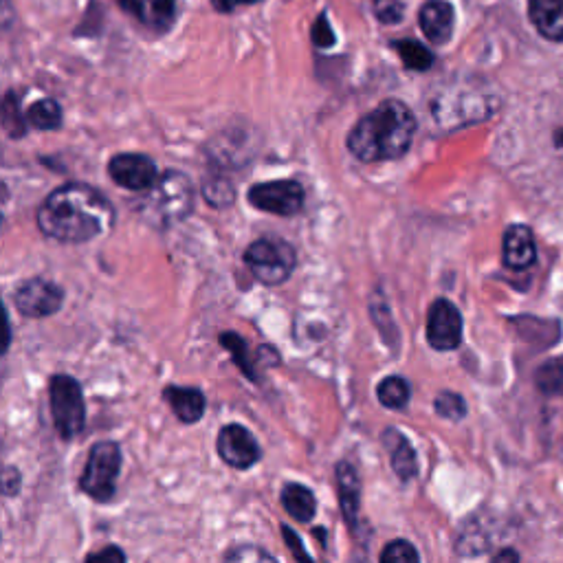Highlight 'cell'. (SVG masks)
<instances>
[{
    "label": "cell",
    "instance_id": "cell-1",
    "mask_svg": "<svg viewBox=\"0 0 563 563\" xmlns=\"http://www.w3.org/2000/svg\"><path fill=\"white\" fill-rule=\"evenodd\" d=\"M115 212L108 198L82 183L62 185L38 209L44 236L60 242H88L113 227Z\"/></svg>",
    "mask_w": 563,
    "mask_h": 563
},
{
    "label": "cell",
    "instance_id": "cell-2",
    "mask_svg": "<svg viewBox=\"0 0 563 563\" xmlns=\"http://www.w3.org/2000/svg\"><path fill=\"white\" fill-rule=\"evenodd\" d=\"M416 117L399 99H388L359 119L348 137V148L359 161L379 163L399 159L410 150Z\"/></svg>",
    "mask_w": 563,
    "mask_h": 563
},
{
    "label": "cell",
    "instance_id": "cell-3",
    "mask_svg": "<svg viewBox=\"0 0 563 563\" xmlns=\"http://www.w3.org/2000/svg\"><path fill=\"white\" fill-rule=\"evenodd\" d=\"M194 207V190L187 176L165 172L141 201V214L157 227L181 223Z\"/></svg>",
    "mask_w": 563,
    "mask_h": 563
},
{
    "label": "cell",
    "instance_id": "cell-4",
    "mask_svg": "<svg viewBox=\"0 0 563 563\" xmlns=\"http://www.w3.org/2000/svg\"><path fill=\"white\" fill-rule=\"evenodd\" d=\"M121 469V449L117 443L102 440L88 451V460L80 478V489L95 502H108L115 495Z\"/></svg>",
    "mask_w": 563,
    "mask_h": 563
},
{
    "label": "cell",
    "instance_id": "cell-5",
    "mask_svg": "<svg viewBox=\"0 0 563 563\" xmlns=\"http://www.w3.org/2000/svg\"><path fill=\"white\" fill-rule=\"evenodd\" d=\"M245 262L262 284H282L295 269V249L284 240L260 238L245 251Z\"/></svg>",
    "mask_w": 563,
    "mask_h": 563
},
{
    "label": "cell",
    "instance_id": "cell-6",
    "mask_svg": "<svg viewBox=\"0 0 563 563\" xmlns=\"http://www.w3.org/2000/svg\"><path fill=\"white\" fill-rule=\"evenodd\" d=\"M49 401L51 414L58 434L64 440H71L84 429L86 407L80 383L66 374H58L49 383Z\"/></svg>",
    "mask_w": 563,
    "mask_h": 563
},
{
    "label": "cell",
    "instance_id": "cell-7",
    "mask_svg": "<svg viewBox=\"0 0 563 563\" xmlns=\"http://www.w3.org/2000/svg\"><path fill=\"white\" fill-rule=\"evenodd\" d=\"M249 201L262 212L293 216L304 207V187L297 181H271L251 187Z\"/></svg>",
    "mask_w": 563,
    "mask_h": 563
},
{
    "label": "cell",
    "instance_id": "cell-8",
    "mask_svg": "<svg viewBox=\"0 0 563 563\" xmlns=\"http://www.w3.org/2000/svg\"><path fill=\"white\" fill-rule=\"evenodd\" d=\"M216 447H218V456L223 458L225 465L240 471L258 465L262 458V449L258 445V440L253 438L249 429H245L242 425H227L220 429Z\"/></svg>",
    "mask_w": 563,
    "mask_h": 563
},
{
    "label": "cell",
    "instance_id": "cell-9",
    "mask_svg": "<svg viewBox=\"0 0 563 563\" xmlns=\"http://www.w3.org/2000/svg\"><path fill=\"white\" fill-rule=\"evenodd\" d=\"M110 179L132 192H148L159 181L157 163L143 154H117L108 165Z\"/></svg>",
    "mask_w": 563,
    "mask_h": 563
},
{
    "label": "cell",
    "instance_id": "cell-10",
    "mask_svg": "<svg viewBox=\"0 0 563 563\" xmlns=\"http://www.w3.org/2000/svg\"><path fill=\"white\" fill-rule=\"evenodd\" d=\"M427 341L436 350H456L462 344V315L449 300H436L427 315Z\"/></svg>",
    "mask_w": 563,
    "mask_h": 563
},
{
    "label": "cell",
    "instance_id": "cell-11",
    "mask_svg": "<svg viewBox=\"0 0 563 563\" xmlns=\"http://www.w3.org/2000/svg\"><path fill=\"white\" fill-rule=\"evenodd\" d=\"M62 300L64 293L60 286L42 278L27 280L25 284H20L16 291L18 311L31 319H40L58 313Z\"/></svg>",
    "mask_w": 563,
    "mask_h": 563
},
{
    "label": "cell",
    "instance_id": "cell-12",
    "mask_svg": "<svg viewBox=\"0 0 563 563\" xmlns=\"http://www.w3.org/2000/svg\"><path fill=\"white\" fill-rule=\"evenodd\" d=\"M504 264L509 269H528L537 260L533 231L524 225H511L502 240Z\"/></svg>",
    "mask_w": 563,
    "mask_h": 563
},
{
    "label": "cell",
    "instance_id": "cell-13",
    "mask_svg": "<svg viewBox=\"0 0 563 563\" xmlns=\"http://www.w3.org/2000/svg\"><path fill=\"white\" fill-rule=\"evenodd\" d=\"M418 20H421L427 40H432L434 44H445L451 38V33H454L456 14L447 0H427L421 7Z\"/></svg>",
    "mask_w": 563,
    "mask_h": 563
},
{
    "label": "cell",
    "instance_id": "cell-14",
    "mask_svg": "<svg viewBox=\"0 0 563 563\" xmlns=\"http://www.w3.org/2000/svg\"><path fill=\"white\" fill-rule=\"evenodd\" d=\"M337 478V491H339V504L341 513L350 531L357 528V517H359V502H361V482L357 476V469L350 462L341 460L335 469Z\"/></svg>",
    "mask_w": 563,
    "mask_h": 563
},
{
    "label": "cell",
    "instance_id": "cell-15",
    "mask_svg": "<svg viewBox=\"0 0 563 563\" xmlns=\"http://www.w3.org/2000/svg\"><path fill=\"white\" fill-rule=\"evenodd\" d=\"M381 438H383V447L390 451L392 469L396 476H399V480H403V482L414 480L418 473V460H416V451L410 440H407L399 429H394V427L385 429Z\"/></svg>",
    "mask_w": 563,
    "mask_h": 563
},
{
    "label": "cell",
    "instance_id": "cell-16",
    "mask_svg": "<svg viewBox=\"0 0 563 563\" xmlns=\"http://www.w3.org/2000/svg\"><path fill=\"white\" fill-rule=\"evenodd\" d=\"M117 3L130 16L154 29L170 27L176 16L174 0H117Z\"/></svg>",
    "mask_w": 563,
    "mask_h": 563
},
{
    "label": "cell",
    "instance_id": "cell-17",
    "mask_svg": "<svg viewBox=\"0 0 563 563\" xmlns=\"http://www.w3.org/2000/svg\"><path fill=\"white\" fill-rule=\"evenodd\" d=\"M528 18L546 40L563 42V0H531Z\"/></svg>",
    "mask_w": 563,
    "mask_h": 563
},
{
    "label": "cell",
    "instance_id": "cell-18",
    "mask_svg": "<svg viewBox=\"0 0 563 563\" xmlns=\"http://www.w3.org/2000/svg\"><path fill=\"white\" fill-rule=\"evenodd\" d=\"M163 396L170 403L172 412L185 425L198 423L205 414V394L198 388H176V385H170V388H165Z\"/></svg>",
    "mask_w": 563,
    "mask_h": 563
},
{
    "label": "cell",
    "instance_id": "cell-19",
    "mask_svg": "<svg viewBox=\"0 0 563 563\" xmlns=\"http://www.w3.org/2000/svg\"><path fill=\"white\" fill-rule=\"evenodd\" d=\"M282 504L286 513H289L297 522H311L317 511V500L313 491L304 487V484H286L282 489Z\"/></svg>",
    "mask_w": 563,
    "mask_h": 563
},
{
    "label": "cell",
    "instance_id": "cell-20",
    "mask_svg": "<svg viewBox=\"0 0 563 563\" xmlns=\"http://www.w3.org/2000/svg\"><path fill=\"white\" fill-rule=\"evenodd\" d=\"M394 51L407 69H412V71H427V69H432V64H434V53L416 40H396Z\"/></svg>",
    "mask_w": 563,
    "mask_h": 563
},
{
    "label": "cell",
    "instance_id": "cell-21",
    "mask_svg": "<svg viewBox=\"0 0 563 563\" xmlns=\"http://www.w3.org/2000/svg\"><path fill=\"white\" fill-rule=\"evenodd\" d=\"M377 396L388 410H403L410 403V383L401 377H388L379 383Z\"/></svg>",
    "mask_w": 563,
    "mask_h": 563
},
{
    "label": "cell",
    "instance_id": "cell-22",
    "mask_svg": "<svg viewBox=\"0 0 563 563\" xmlns=\"http://www.w3.org/2000/svg\"><path fill=\"white\" fill-rule=\"evenodd\" d=\"M27 119L31 126H36L38 130H55L62 124V110L60 104L53 102V99H42V102L33 104L27 113Z\"/></svg>",
    "mask_w": 563,
    "mask_h": 563
},
{
    "label": "cell",
    "instance_id": "cell-23",
    "mask_svg": "<svg viewBox=\"0 0 563 563\" xmlns=\"http://www.w3.org/2000/svg\"><path fill=\"white\" fill-rule=\"evenodd\" d=\"M535 383L542 394L561 396L563 394V363L561 361H548L535 374Z\"/></svg>",
    "mask_w": 563,
    "mask_h": 563
},
{
    "label": "cell",
    "instance_id": "cell-24",
    "mask_svg": "<svg viewBox=\"0 0 563 563\" xmlns=\"http://www.w3.org/2000/svg\"><path fill=\"white\" fill-rule=\"evenodd\" d=\"M220 344H223L231 352V357H234V361L238 363V368L245 372L251 381H258L256 372H253V363L249 359V350H247L245 339L238 337L236 333H223V335H220Z\"/></svg>",
    "mask_w": 563,
    "mask_h": 563
},
{
    "label": "cell",
    "instance_id": "cell-25",
    "mask_svg": "<svg viewBox=\"0 0 563 563\" xmlns=\"http://www.w3.org/2000/svg\"><path fill=\"white\" fill-rule=\"evenodd\" d=\"M434 405H436V412L443 418H447V421L458 423L467 416V403L456 392H440L436 396Z\"/></svg>",
    "mask_w": 563,
    "mask_h": 563
},
{
    "label": "cell",
    "instance_id": "cell-26",
    "mask_svg": "<svg viewBox=\"0 0 563 563\" xmlns=\"http://www.w3.org/2000/svg\"><path fill=\"white\" fill-rule=\"evenodd\" d=\"M203 196L209 205L214 207H229L234 203L236 192H234V185L225 179H214V181H207L203 185Z\"/></svg>",
    "mask_w": 563,
    "mask_h": 563
},
{
    "label": "cell",
    "instance_id": "cell-27",
    "mask_svg": "<svg viewBox=\"0 0 563 563\" xmlns=\"http://www.w3.org/2000/svg\"><path fill=\"white\" fill-rule=\"evenodd\" d=\"M381 563H421V557H418V550L410 542L394 539L383 548Z\"/></svg>",
    "mask_w": 563,
    "mask_h": 563
},
{
    "label": "cell",
    "instance_id": "cell-28",
    "mask_svg": "<svg viewBox=\"0 0 563 563\" xmlns=\"http://www.w3.org/2000/svg\"><path fill=\"white\" fill-rule=\"evenodd\" d=\"M225 563H278L267 550L258 546H238L227 555Z\"/></svg>",
    "mask_w": 563,
    "mask_h": 563
},
{
    "label": "cell",
    "instance_id": "cell-29",
    "mask_svg": "<svg viewBox=\"0 0 563 563\" xmlns=\"http://www.w3.org/2000/svg\"><path fill=\"white\" fill-rule=\"evenodd\" d=\"M3 110H5V119H3L5 130L9 132L11 137H20L22 132H25V124H22V119H20V108H18L16 97L11 93L5 97V108Z\"/></svg>",
    "mask_w": 563,
    "mask_h": 563
},
{
    "label": "cell",
    "instance_id": "cell-30",
    "mask_svg": "<svg viewBox=\"0 0 563 563\" xmlns=\"http://www.w3.org/2000/svg\"><path fill=\"white\" fill-rule=\"evenodd\" d=\"M374 11H377V18L381 22H388V25H392V22H399L403 18L405 7L401 0H377Z\"/></svg>",
    "mask_w": 563,
    "mask_h": 563
},
{
    "label": "cell",
    "instance_id": "cell-31",
    "mask_svg": "<svg viewBox=\"0 0 563 563\" xmlns=\"http://www.w3.org/2000/svg\"><path fill=\"white\" fill-rule=\"evenodd\" d=\"M282 535H284V542H286V546H289V550H291L293 557H295L297 561H300V563H313V557L306 553V548H304V544H302V539L293 533V528H291V526L282 524Z\"/></svg>",
    "mask_w": 563,
    "mask_h": 563
},
{
    "label": "cell",
    "instance_id": "cell-32",
    "mask_svg": "<svg viewBox=\"0 0 563 563\" xmlns=\"http://www.w3.org/2000/svg\"><path fill=\"white\" fill-rule=\"evenodd\" d=\"M313 42L317 44V47H322V49L333 47L335 33H333V29H330V25H328L326 14L319 16L317 22H315V27H313Z\"/></svg>",
    "mask_w": 563,
    "mask_h": 563
},
{
    "label": "cell",
    "instance_id": "cell-33",
    "mask_svg": "<svg viewBox=\"0 0 563 563\" xmlns=\"http://www.w3.org/2000/svg\"><path fill=\"white\" fill-rule=\"evenodd\" d=\"M86 563H126V555L124 550L117 546H106L102 550H97V553L88 555Z\"/></svg>",
    "mask_w": 563,
    "mask_h": 563
},
{
    "label": "cell",
    "instance_id": "cell-34",
    "mask_svg": "<svg viewBox=\"0 0 563 563\" xmlns=\"http://www.w3.org/2000/svg\"><path fill=\"white\" fill-rule=\"evenodd\" d=\"M3 491L5 495H16L20 491V473L14 467H7L5 469V476H3Z\"/></svg>",
    "mask_w": 563,
    "mask_h": 563
},
{
    "label": "cell",
    "instance_id": "cell-35",
    "mask_svg": "<svg viewBox=\"0 0 563 563\" xmlns=\"http://www.w3.org/2000/svg\"><path fill=\"white\" fill-rule=\"evenodd\" d=\"M212 3L218 11H234L236 7H242V5H256V3H260V0H212Z\"/></svg>",
    "mask_w": 563,
    "mask_h": 563
},
{
    "label": "cell",
    "instance_id": "cell-36",
    "mask_svg": "<svg viewBox=\"0 0 563 563\" xmlns=\"http://www.w3.org/2000/svg\"><path fill=\"white\" fill-rule=\"evenodd\" d=\"M493 563H520V555L515 553L513 548H506L502 553L493 559Z\"/></svg>",
    "mask_w": 563,
    "mask_h": 563
},
{
    "label": "cell",
    "instance_id": "cell-37",
    "mask_svg": "<svg viewBox=\"0 0 563 563\" xmlns=\"http://www.w3.org/2000/svg\"><path fill=\"white\" fill-rule=\"evenodd\" d=\"M555 141H557V146H561L563 148V130H559L557 135H555Z\"/></svg>",
    "mask_w": 563,
    "mask_h": 563
}]
</instances>
